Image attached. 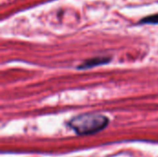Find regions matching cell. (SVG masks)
I'll list each match as a JSON object with an SVG mask.
<instances>
[{
	"label": "cell",
	"instance_id": "7a4b0ae2",
	"mask_svg": "<svg viewBox=\"0 0 158 157\" xmlns=\"http://www.w3.org/2000/svg\"><path fill=\"white\" fill-rule=\"evenodd\" d=\"M110 57L109 56H97V57H94L91 59H88L86 61H84L81 65H80L78 67L79 69H86V68H94L95 66H101V65H105L106 63H108L110 61Z\"/></svg>",
	"mask_w": 158,
	"mask_h": 157
},
{
	"label": "cell",
	"instance_id": "3957f363",
	"mask_svg": "<svg viewBox=\"0 0 158 157\" xmlns=\"http://www.w3.org/2000/svg\"><path fill=\"white\" fill-rule=\"evenodd\" d=\"M141 24H158V14L151 15L140 20Z\"/></svg>",
	"mask_w": 158,
	"mask_h": 157
},
{
	"label": "cell",
	"instance_id": "6da1fadb",
	"mask_svg": "<svg viewBox=\"0 0 158 157\" xmlns=\"http://www.w3.org/2000/svg\"><path fill=\"white\" fill-rule=\"evenodd\" d=\"M109 124V118L102 114L85 113L72 118L68 125L78 135H92L105 130Z\"/></svg>",
	"mask_w": 158,
	"mask_h": 157
}]
</instances>
